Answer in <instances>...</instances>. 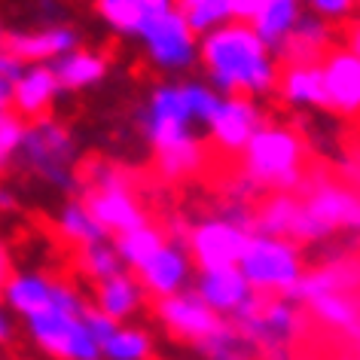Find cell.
I'll list each match as a JSON object with an SVG mask.
<instances>
[{"mask_svg":"<svg viewBox=\"0 0 360 360\" xmlns=\"http://www.w3.org/2000/svg\"><path fill=\"white\" fill-rule=\"evenodd\" d=\"M86 208L92 217L101 223L107 236H122L147 223V211L131 193V186H120V190H86L83 195Z\"/></svg>","mask_w":360,"mask_h":360,"instance_id":"cell-17","label":"cell"},{"mask_svg":"<svg viewBox=\"0 0 360 360\" xmlns=\"http://www.w3.org/2000/svg\"><path fill=\"white\" fill-rule=\"evenodd\" d=\"M174 6L193 28V34H208L229 22L226 0H174Z\"/></svg>","mask_w":360,"mask_h":360,"instance_id":"cell-34","label":"cell"},{"mask_svg":"<svg viewBox=\"0 0 360 360\" xmlns=\"http://www.w3.org/2000/svg\"><path fill=\"white\" fill-rule=\"evenodd\" d=\"M327 52H330V25L314 13L311 15L302 13V19L296 22L290 37L281 43L275 58L284 68H309V65H321Z\"/></svg>","mask_w":360,"mask_h":360,"instance_id":"cell-19","label":"cell"},{"mask_svg":"<svg viewBox=\"0 0 360 360\" xmlns=\"http://www.w3.org/2000/svg\"><path fill=\"white\" fill-rule=\"evenodd\" d=\"M193 293L199 296L211 311H217L220 318H226V321L245 318V314L259 302V296H263V293L250 290V284L245 281V275H241L238 266L199 272L195 275Z\"/></svg>","mask_w":360,"mask_h":360,"instance_id":"cell-12","label":"cell"},{"mask_svg":"<svg viewBox=\"0 0 360 360\" xmlns=\"http://www.w3.org/2000/svg\"><path fill=\"white\" fill-rule=\"evenodd\" d=\"M28 70V65H25L22 58H15L13 52H6V49H0V79H6L10 86H15L22 79V74Z\"/></svg>","mask_w":360,"mask_h":360,"instance_id":"cell-39","label":"cell"},{"mask_svg":"<svg viewBox=\"0 0 360 360\" xmlns=\"http://www.w3.org/2000/svg\"><path fill=\"white\" fill-rule=\"evenodd\" d=\"M10 107H13V86L6 79H0V116L10 113Z\"/></svg>","mask_w":360,"mask_h":360,"instance_id":"cell-42","label":"cell"},{"mask_svg":"<svg viewBox=\"0 0 360 360\" xmlns=\"http://www.w3.org/2000/svg\"><path fill=\"white\" fill-rule=\"evenodd\" d=\"M98 15L110 25L116 34H134L143 28V22L150 19V13L143 10L138 0H95Z\"/></svg>","mask_w":360,"mask_h":360,"instance_id":"cell-33","label":"cell"},{"mask_svg":"<svg viewBox=\"0 0 360 360\" xmlns=\"http://www.w3.org/2000/svg\"><path fill=\"white\" fill-rule=\"evenodd\" d=\"M58 236L74 248H89L98 241H107L110 236L104 232V226L92 217V211L86 208L83 199H70L61 205L58 211Z\"/></svg>","mask_w":360,"mask_h":360,"instance_id":"cell-27","label":"cell"},{"mask_svg":"<svg viewBox=\"0 0 360 360\" xmlns=\"http://www.w3.org/2000/svg\"><path fill=\"white\" fill-rule=\"evenodd\" d=\"M238 269L245 275L254 293L263 296H290L293 287L302 278V254L300 245L287 238L257 236L250 232L248 248L238 259Z\"/></svg>","mask_w":360,"mask_h":360,"instance_id":"cell-6","label":"cell"},{"mask_svg":"<svg viewBox=\"0 0 360 360\" xmlns=\"http://www.w3.org/2000/svg\"><path fill=\"white\" fill-rule=\"evenodd\" d=\"M22 165L34 171L40 180H46L56 190H79L77 174V143L70 131L58 120L40 116L25 125V138L19 150Z\"/></svg>","mask_w":360,"mask_h":360,"instance_id":"cell-5","label":"cell"},{"mask_svg":"<svg viewBox=\"0 0 360 360\" xmlns=\"http://www.w3.org/2000/svg\"><path fill=\"white\" fill-rule=\"evenodd\" d=\"M101 360H153V339L138 327H116L101 345Z\"/></svg>","mask_w":360,"mask_h":360,"instance_id":"cell-32","label":"cell"},{"mask_svg":"<svg viewBox=\"0 0 360 360\" xmlns=\"http://www.w3.org/2000/svg\"><path fill=\"white\" fill-rule=\"evenodd\" d=\"M348 49L360 58V22L357 25H348Z\"/></svg>","mask_w":360,"mask_h":360,"instance_id":"cell-46","label":"cell"},{"mask_svg":"<svg viewBox=\"0 0 360 360\" xmlns=\"http://www.w3.org/2000/svg\"><path fill=\"white\" fill-rule=\"evenodd\" d=\"M220 98L205 83H168L150 95L141 110V129L153 150H165L171 143L193 138V125H208L217 113Z\"/></svg>","mask_w":360,"mask_h":360,"instance_id":"cell-2","label":"cell"},{"mask_svg":"<svg viewBox=\"0 0 360 360\" xmlns=\"http://www.w3.org/2000/svg\"><path fill=\"white\" fill-rule=\"evenodd\" d=\"M61 92L56 74L49 65H31L22 74V79L13 86V107L15 116H28V120H40L52 107L56 95Z\"/></svg>","mask_w":360,"mask_h":360,"instance_id":"cell-20","label":"cell"},{"mask_svg":"<svg viewBox=\"0 0 360 360\" xmlns=\"http://www.w3.org/2000/svg\"><path fill=\"white\" fill-rule=\"evenodd\" d=\"M263 110L254 104V98L241 95H223L217 113L211 116V122L205 125L211 134V143L223 153H241L248 147V141L263 129Z\"/></svg>","mask_w":360,"mask_h":360,"instance_id":"cell-13","label":"cell"},{"mask_svg":"<svg viewBox=\"0 0 360 360\" xmlns=\"http://www.w3.org/2000/svg\"><path fill=\"white\" fill-rule=\"evenodd\" d=\"M143 296H147V290L141 287L138 278L131 272H122V275H113L98 284L95 309L104 311L107 318H113L116 323H122L143 305Z\"/></svg>","mask_w":360,"mask_h":360,"instance_id":"cell-22","label":"cell"},{"mask_svg":"<svg viewBox=\"0 0 360 360\" xmlns=\"http://www.w3.org/2000/svg\"><path fill=\"white\" fill-rule=\"evenodd\" d=\"M278 95L293 107H327V92H323L321 65L309 68H284L278 74Z\"/></svg>","mask_w":360,"mask_h":360,"instance_id":"cell-24","label":"cell"},{"mask_svg":"<svg viewBox=\"0 0 360 360\" xmlns=\"http://www.w3.org/2000/svg\"><path fill=\"white\" fill-rule=\"evenodd\" d=\"M311 6L314 15H321L323 22H336V19H345V15L357 6V0H305Z\"/></svg>","mask_w":360,"mask_h":360,"instance_id":"cell-37","label":"cell"},{"mask_svg":"<svg viewBox=\"0 0 360 360\" xmlns=\"http://www.w3.org/2000/svg\"><path fill=\"white\" fill-rule=\"evenodd\" d=\"M10 254H6V248L0 245V290H4V284H6V278H10Z\"/></svg>","mask_w":360,"mask_h":360,"instance_id":"cell-45","label":"cell"},{"mask_svg":"<svg viewBox=\"0 0 360 360\" xmlns=\"http://www.w3.org/2000/svg\"><path fill=\"white\" fill-rule=\"evenodd\" d=\"M34 345L56 360H101V345L92 339L83 311L46 309L25 321Z\"/></svg>","mask_w":360,"mask_h":360,"instance_id":"cell-7","label":"cell"},{"mask_svg":"<svg viewBox=\"0 0 360 360\" xmlns=\"http://www.w3.org/2000/svg\"><path fill=\"white\" fill-rule=\"evenodd\" d=\"M156 318L165 330L193 342V345H199L205 336H211L223 323L220 314L211 311L193 290H180L174 296H165V300H156Z\"/></svg>","mask_w":360,"mask_h":360,"instance_id":"cell-14","label":"cell"},{"mask_svg":"<svg viewBox=\"0 0 360 360\" xmlns=\"http://www.w3.org/2000/svg\"><path fill=\"white\" fill-rule=\"evenodd\" d=\"M342 174H345V180H348V190H354L360 195V143L351 150L348 162L342 165Z\"/></svg>","mask_w":360,"mask_h":360,"instance_id":"cell-40","label":"cell"},{"mask_svg":"<svg viewBox=\"0 0 360 360\" xmlns=\"http://www.w3.org/2000/svg\"><path fill=\"white\" fill-rule=\"evenodd\" d=\"M345 360H360V348H357V354H351V357H345Z\"/></svg>","mask_w":360,"mask_h":360,"instance_id":"cell-49","label":"cell"},{"mask_svg":"<svg viewBox=\"0 0 360 360\" xmlns=\"http://www.w3.org/2000/svg\"><path fill=\"white\" fill-rule=\"evenodd\" d=\"M10 339H13V323H10V318H6L4 296H0V342H10Z\"/></svg>","mask_w":360,"mask_h":360,"instance_id":"cell-43","label":"cell"},{"mask_svg":"<svg viewBox=\"0 0 360 360\" xmlns=\"http://www.w3.org/2000/svg\"><path fill=\"white\" fill-rule=\"evenodd\" d=\"M202 159H205V150H202V141L195 138V134H193V138H184V141L171 143V147L156 153V165L162 171V177H168V180H186V177H193L195 171H199Z\"/></svg>","mask_w":360,"mask_h":360,"instance_id":"cell-30","label":"cell"},{"mask_svg":"<svg viewBox=\"0 0 360 360\" xmlns=\"http://www.w3.org/2000/svg\"><path fill=\"white\" fill-rule=\"evenodd\" d=\"M305 305H309L314 321L333 333H342V336H348L360 323V296L354 290H330L314 296Z\"/></svg>","mask_w":360,"mask_h":360,"instance_id":"cell-23","label":"cell"},{"mask_svg":"<svg viewBox=\"0 0 360 360\" xmlns=\"http://www.w3.org/2000/svg\"><path fill=\"white\" fill-rule=\"evenodd\" d=\"M296 211H300V195H293V193H272L254 211V217H250V232L290 241V226H293Z\"/></svg>","mask_w":360,"mask_h":360,"instance_id":"cell-26","label":"cell"},{"mask_svg":"<svg viewBox=\"0 0 360 360\" xmlns=\"http://www.w3.org/2000/svg\"><path fill=\"white\" fill-rule=\"evenodd\" d=\"M195 348H199V354L205 360H257L259 357V351L250 345V342L241 336V330L226 318H223L220 327L214 330L211 336H205Z\"/></svg>","mask_w":360,"mask_h":360,"instance_id":"cell-28","label":"cell"},{"mask_svg":"<svg viewBox=\"0 0 360 360\" xmlns=\"http://www.w3.org/2000/svg\"><path fill=\"white\" fill-rule=\"evenodd\" d=\"M250 232L238 223H232L226 217H211L202 220L190 229L186 238V254L195 259L199 272H211V269H232L238 266L241 254L248 248Z\"/></svg>","mask_w":360,"mask_h":360,"instance_id":"cell-11","label":"cell"},{"mask_svg":"<svg viewBox=\"0 0 360 360\" xmlns=\"http://www.w3.org/2000/svg\"><path fill=\"white\" fill-rule=\"evenodd\" d=\"M138 4H141L150 15H156V13H162V10H168V6H174V0H138Z\"/></svg>","mask_w":360,"mask_h":360,"instance_id":"cell-44","label":"cell"},{"mask_svg":"<svg viewBox=\"0 0 360 360\" xmlns=\"http://www.w3.org/2000/svg\"><path fill=\"white\" fill-rule=\"evenodd\" d=\"M37 15H40V19H46L49 25H58L68 15V10H65V4H61V0H40V4H37Z\"/></svg>","mask_w":360,"mask_h":360,"instance_id":"cell-41","label":"cell"},{"mask_svg":"<svg viewBox=\"0 0 360 360\" xmlns=\"http://www.w3.org/2000/svg\"><path fill=\"white\" fill-rule=\"evenodd\" d=\"M138 37L143 40L150 61L168 74L186 70L199 58V43H195L193 28L186 25V19L180 15L177 6H168L156 15H150L143 22V28L138 31Z\"/></svg>","mask_w":360,"mask_h":360,"instance_id":"cell-8","label":"cell"},{"mask_svg":"<svg viewBox=\"0 0 360 360\" xmlns=\"http://www.w3.org/2000/svg\"><path fill=\"white\" fill-rule=\"evenodd\" d=\"M327 110L342 116L360 113V58L351 49H330L321 61Z\"/></svg>","mask_w":360,"mask_h":360,"instance_id":"cell-16","label":"cell"},{"mask_svg":"<svg viewBox=\"0 0 360 360\" xmlns=\"http://www.w3.org/2000/svg\"><path fill=\"white\" fill-rule=\"evenodd\" d=\"M113 245H116V250H120L125 269H129V272H138V269L147 263L162 245H165V232H162L159 226H153V223H143V226H138V229L116 236Z\"/></svg>","mask_w":360,"mask_h":360,"instance_id":"cell-29","label":"cell"},{"mask_svg":"<svg viewBox=\"0 0 360 360\" xmlns=\"http://www.w3.org/2000/svg\"><path fill=\"white\" fill-rule=\"evenodd\" d=\"M259 354L269 351H290V342L302 333V318L296 302L287 296H259V302L245 318L232 321Z\"/></svg>","mask_w":360,"mask_h":360,"instance_id":"cell-9","label":"cell"},{"mask_svg":"<svg viewBox=\"0 0 360 360\" xmlns=\"http://www.w3.org/2000/svg\"><path fill=\"white\" fill-rule=\"evenodd\" d=\"M77 263L86 272L89 281H95V284H101V281H107V278H113V275L129 272L125 263H122V257H120V250H116V245L110 238L98 241V245H89V248H79Z\"/></svg>","mask_w":360,"mask_h":360,"instance_id":"cell-31","label":"cell"},{"mask_svg":"<svg viewBox=\"0 0 360 360\" xmlns=\"http://www.w3.org/2000/svg\"><path fill=\"white\" fill-rule=\"evenodd\" d=\"M52 74H56L61 92L70 89V92H77V89H86V86H95L98 79H104L107 74V58L104 56H95V52H68V56H61L52 61Z\"/></svg>","mask_w":360,"mask_h":360,"instance_id":"cell-25","label":"cell"},{"mask_svg":"<svg viewBox=\"0 0 360 360\" xmlns=\"http://www.w3.org/2000/svg\"><path fill=\"white\" fill-rule=\"evenodd\" d=\"M241 153H245L241 177H245L257 193L300 190L305 143L293 129H287V125H263V129L248 141V147Z\"/></svg>","mask_w":360,"mask_h":360,"instance_id":"cell-3","label":"cell"},{"mask_svg":"<svg viewBox=\"0 0 360 360\" xmlns=\"http://www.w3.org/2000/svg\"><path fill=\"white\" fill-rule=\"evenodd\" d=\"M300 186H309V190H300V211L290 226L293 245L323 241L339 229L360 232V195L354 190L323 174H314L311 180L302 177Z\"/></svg>","mask_w":360,"mask_h":360,"instance_id":"cell-4","label":"cell"},{"mask_svg":"<svg viewBox=\"0 0 360 360\" xmlns=\"http://www.w3.org/2000/svg\"><path fill=\"white\" fill-rule=\"evenodd\" d=\"M4 43H6V31H4V25H0V49H4Z\"/></svg>","mask_w":360,"mask_h":360,"instance_id":"cell-48","label":"cell"},{"mask_svg":"<svg viewBox=\"0 0 360 360\" xmlns=\"http://www.w3.org/2000/svg\"><path fill=\"white\" fill-rule=\"evenodd\" d=\"M357 10H360V0H357Z\"/></svg>","mask_w":360,"mask_h":360,"instance_id":"cell-50","label":"cell"},{"mask_svg":"<svg viewBox=\"0 0 360 360\" xmlns=\"http://www.w3.org/2000/svg\"><path fill=\"white\" fill-rule=\"evenodd\" d=\"M83 321H86V327H89V333H92V339L98 342V345H104V342L116 333V327H120V323H116L113 318H107L104 311H98L95 305H86Z\"/></svg>","mask_w":360,"mask_h":360,"instance_id":"cell-36","label":"cell"},{"mask_svg":"<svg viewBox=\"0 0 360 360\" xmlns=\"http://www.w3.org/2000/svg\"><path fill=\"white\" fill-rule=\"evenodd\" d=\"M141 281V287L156 300H165V296L180 293L186 284H190L193 275V259L186 254V248L174 245V241H165L156 254H153L147 263H143L138 272H131Z\"/></svg>","mask_w":360,"mask_h":360,"instance_id":"cell-15","label":"cell"},{"mask_svg":"<svg viewBox=\"0 0 360 360\" xmlns=\"http://www.w3.org/2000/svg\"><path fill=\"white\" fill-rule=\"evenodd\" d=\"M0 296H4V302L10 305L15 314H22L25 321L46 311V309L86 311V305H89V302H83V296H79L74 287H68L65 281H56V278H49V275H40V272L10 275Z\"/></svg>","mask_w":360,"mask_h":360,"instance_id":"cell-10","label":"cell"},{"mask_svg":"<svg viewBox=\"0 0 360 360\" xmlns=\"http://www.w3.org/2000/svg\"><path fill=\"white\" fill-rule=\"evenodd\" d=\"M10 208H15V195L6 186H0V211H10Z\"/></svg>","mask_w":360,"mask_h":360,"instance_id":"cell-47","label":"cell"},{"mask_svg":"<svg viewBox=\"0 0 360 360\" xmlns=\"http://www.w3.org/2000/svg\"><path fill=\"white\" fill-rule=\"evenodd\" d=\"M259 6L263 0H226V10H229V22H241V25H250L257 19Z\"/></svg>","mask_w":360,"mask_h":360,"instance_id":"cell-38","label":"cell"},{"mask_svg":"<svg viewBox=\"0 0 360 360\" xmlns=\"http://www.w3.org/2000/svg\"><path fill=\"white\" fill-rule=\"evenodd\" d=\"M300 19H302V0H263V6H259L257 19L250 22V28L257 31V37L275 56L281 49V43L293 34Z\"/></svg>","mask_w":360,"mask_h":360,"instance_id":"cell-21","label":"cell"},{"mask_svg":"<svg viewBox=\"0 0 360 360\" xmlns=\"http://www.w3.org/2000/svg\"><path fill=\"white\" fill-rule=\"evenodd\" d=\"M77 31L68 25H46L40 31H6V43L4 49L13 52L15 58H22L25 65H46L61 56L77 49Z\"/></svg>","mask_w":360,"mask_h":360,"instance_id":"cell-18","label":"cell"},{"mask_svg":"<svg viewBox=\"0 0 360 360\" xmlns=\"http://www.w3.org/2000/svg\"><path fill=\"white\" fill-rule=\"evenodd\" d=\"M199 58L211 86L223 95L257 98L278 86V61L250 25L226 22L208 31L199 43Z\"/></svg>","mask_w":360,"mask_h":360,"instance_id":"cell-1","label":"cell"},{"mask_svg":"<svg viewBox=\"0 0 360 360\" xmlns=\"http://www.w3.org/2000/svg\"><path fill=\"white\" fill-rule=\"evenodd\" d=\"M25 122L15 113H4L0 116V171L10 168L13 159H19L22 150V138H25Z\"/></svg>","mask_w":360,"mask_h":360,"instance_id":"cell-35","label":"cell"}]
</instances>
